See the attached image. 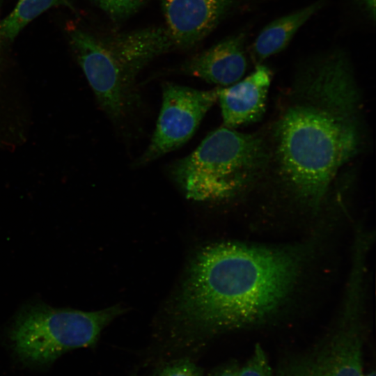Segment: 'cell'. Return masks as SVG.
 <instances>
[{
    "mask_svg": "<svg viewBox=\"0 0 376 376\" xmlns=\"http://www.w3.org/2000/svg\"><path fill=\"white\" fill-rule=\"evenodd\" d=\"M70 36L77 61L99 104L110 118L119 120L130 106L133 84L104 38L79 29Z\"/></svg>",
    "mask_w": 376,
    "mask_h": 376,
    "instance_id": "obj_7",
    "label": "cell"
},
{
    "mask_svg": "<svg viewBox=\"0 0 376 376\" xmlns=\"http://www.w3.org/2000/svg\"><path fill=\"white\" fill-rule=\"evenodd\" d=\"M361 282L350 279L338 324L311 351L287 362L280 376H363Z\"/></svg>",
    "mask_w": 376,
    "mask_h": 376,
    "instance_id": "obj_5",
    "label": "cell"
},
{
    "mask_svg": "<svg viewBox=\"0 0 376 376\" xmlns=\"http://www.w3.org/2000/svg\"><path fill=\"white\" fill-rule=\"evenodd\" d=\"M359 89L344 52L315 56L299 68L273 125L269 165L292 198L313 210L321 207L339 173L361 150Z\"/></svg>",
    "mask_w": 376,
    "mask_h": 376,
    "instance_id": "obj_1",
    "label": "cell"
},
{
    "mask_svg": "<svg viewBox=\"0 0 376 376\" xmlns=\"http://www.w3.org/2000/svg\"><path fill=\"white\" fill-rule=\"evenodd\" d=\"M238 376H273L266 354L256 345L248 361L238 370Z\"/></svg>",
    "mask_w": 376,
    "mask_h": 376,
    "instance_id": "obj_14",
    "label": "cell"
},
{
    "mask_svg": "<svg viewBox=\"0 0 376 376\" xmlns=\"http://www.w3.org/2000/svg\"><path fill=\"white\" fill-rule=\"evenodd\" d=\"M271 79L270 70L258 64L244 79L220 87L217 100L224 125L234 129L259 120L265 111Z\"/></svg>",
    "mask_w": 376,
    "mask_h": 376,
    "instance_id": "obj_9",
    "label": "cell"
},
{
    "mask_svg": "<svg viewBox=\"0 0 376 376\" xmlns=\"http://www.w3.org/2000/svg\"><path fill=\"white\" fill-rule=\"evenodd\" d=\"M371 17L375 16V0H359Z\"/></svg>",
    "mask_w": 376,
    "mask_h": 376,
    "instance_id": "obj_16",
    "label": "cell"
},
{
    "mask_svg": "<svg viewBox=\"0 0 376 376\" xmlns=\"http://www.w3.org/2000/svg\"><path fill=\"white\" fill-rule=\"evenodd\" d=\"M235 0H162L166 31L174 47H194L208 36Z\"/></svg>",
    "mask_w": 376,
    "mask_h": 376,
    "instance_id": "obj_8",
    "label": "cell"
},
{
    "mask_svg": "<svg viewBox=\"0 0 376 376\" xmlns=\"http://www.w3.org/2000/svg\"><path fill=\"white\" fill-rule=\"evenodd\" d=\"M268 165V146L263 137L224 126L172 164L169 173L187 198L217 202L245 191L262 178Z\"/></svg>",
    "mask_w": 376,
    "mask_h": 376,
    "instance_id": "obj_3",
    "label": "cell"
},
{
    "mask_svg": "<svg viewBox=\"0 0 376 376\" xmlns=\"http://www.w3.org/2000/svg\"><path fill=\"white\" fill-rule=\"evenodd\" d=\"M308 256L304 244H209L193 258L171 318L188 332L206 334L263 322L290 299Z\"/></svg>",
    "mask_w": 376,
    "mask_h": 376,
    "instance_id": "obj_2",
    "label": "cell"
},
{
    "mask_svg": "<svg viewBox=\"0 0 376 376\" xmlns=\"http://www.w3.org/2000/svg\"><path fill=\"white\" fill-rule=\"evenodd\" d=\"M160 376H201V373L194 363L185 361L166 367Z\"/></svg>",
    "mask_w": 376,
    "mask_h": 376,
    "instance_id": "obj_15",
    "label": "cell"
},
{
    "mask_svg": "<svg viewBox=\"0 0 376 376\" xmlns=\"http://www.w3.org/2000/svg\"><path fill=\"white\" fill-rule=\"evenodd\" d=\"M245 35L230 36L186 61L182 71L208 83L232 85L242 78L246 66Z\"/></svg>",
    "mask_w": 376,
    "mask_h": 376,
    "instance_id": "obj_10",
    "label": "cell"
},
{
    "mask_svg": "<svg viewBox=\"0 0 376 376\" xmlns=\"http://www.w3.org/2000/svg\"><path fill=\"white\" fill-rule=\"evenodd\" d=\"M68 6V0H19L13 11L0 24V34L13 40L40 14L55 6Z\"/></svg>",
    "mask_w": 376,
    "mask_h": 376,
    "instance_id": "obj_12",
    "label": "cell"
},
{
    "mask_svg": "<svg viewBox=\"0 0 376 376\" xmlns=\"http://www.w3.org/2000/svg\"><path fill=\"white\" fill-rule=\"evenodd\" d=\"M114 19L129 17L138 10L147 0H94Z\"/></svg>",
    "mask_w": 376,
    "mask_h": 376,
    "instance_id": "obj_13",
    "label": "cell"
},
{
    "mask_svg": "<svg viewBox=\"0 0 376 376\" xmlns=\"http://www.w3.org/2000/svg\"><path fill=\"white\" fill-rule=\"evenodd\" d=\"M363 376H375V372L374 370L370 371L366 375H363Z\"/></svg>",
    "mask_w": 376,
    "mask_h": 376,
    "instance_id": "obj_18",
    "label": "cell"
},
{
    "mask_svg": "<svg viewBox=\"0 0 376 376\" xmlns=\"http://www.w3.org/2000/svg\"><path fill=\"white\" fill-rule=\"evenodd\" d=\"M125 311L120 305L83 311L33 301L17 313L9 336L22 359L47 364L67 351L94 345L102 329Z\"/></svg>",
    "mask_w": 376,
    "mask_h": 376,
    "instance_id": "obj_4",
    "label": "cell"
},
{
    "mask_svg": "<svg viewBox=\"0 0 376 376\" xmlns=\"http://www.w3.org/2000/svg\"><path fill=\"white\" fill-rule=\"evenodd\" d=\"M219 89L198 90L165 83L155 132L138 163L148 164L185 143L217 100Z\"/></svg>",
    "mask_w": 376,
    "mask_h": 376,
    "instance_id": "obj_6",
    "label": "cell"
},
{
    "mask_svg": "<svg viewBox=\"0 0 376 376\" xmlns=\"http://www.w3.org/2000/svg\"><path fill=\"white\" fill-rule=\"evenodd\" d=\"M318 0L269 24L260 32L252 45L255 58L261 61L283 50L297 31L325 4Z\"/></svg>",
    "mask_w": 376,
    "mask_h": 376,
    "instance_id": "obj_11",
    "label": "cell"
},
{
    "mask_svg": "<svg viewBox=\"0 0 376 376\" xmlns=\"http://www.w3.org/2000/svg\"><path fill=\"white\" fill-rule=\"evenodd\" d=\"M239 369L235 367H230L224 369L219 373L216 376H238Z\"/></svg>",
    "mask_w": 376,
    "mask_h": 376,
    "instance_id": "obj_17",
    "label": "cell"
}]
</instances>
